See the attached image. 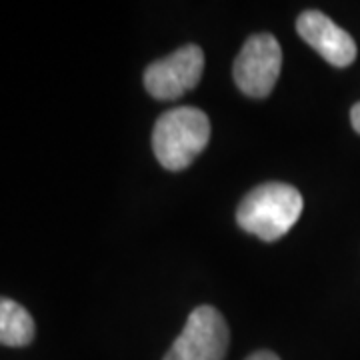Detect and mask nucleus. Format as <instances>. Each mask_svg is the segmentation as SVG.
<instances>
[{"label": "nucleus", "mask_w": 360, "mask_h": 360, "mask_svg": "<svg viewBox=\"0 0 360 360\" xmlns=\"http://www.w3.org/2000/svg\"><path fill=\"white\" fill-rule=\"evenodd\" d=\"M37 326L30 312L11 300L0 296V345L2 347H26L34 340Z\"/></svg>", "instance_id": "7"}, {"label": "nucleus", "mask_w": 360, "mask_h": 360, "mask_svg": "<svg viewBox=\"0 0 360 360\" xmlns=\"http://www.w3.org/2000/svg\"><path fill=\"white\" fill-rule=\"evenodd\" d=\"M229 338V326L219 310L198 307L191 312L165 360H224Z\"/></svg>", "instance_id": "3"}, {"label": "nucleus", "mask_w": 360, "mask_h": 360, "mask_svg": "<svg viewBox=\"0 0 360 360\" xmlns=\"http://www.w3.org/2000/svg\"><path fill=\"white\" fill-rule=\"evenodd\" d=\"M302 194L284 182H264L252 188L236 208V222L243 231L264 243L283 238L302 214Z\"/></svg>", "instance_id": "1"}, {"label": "nucleus", "mask_w": 360, "mask_h": 360, "mask_svg": "<svg viewBox=\"0 0 360 360\" xmlns=\"http://www.w3.org/2000/svg\"><path fill=\"white\" fill-rule=\"evenodd\" d=\"M205 70V52L196 44H186L160 58L144 70V86L158 101H174L194 89Z\"/></svg>", "instance_id": "5"}, {"label": "nucleus", "mask_w": 360, "mask_h": 360, "mask_svg": "<svg viewBox=\"0 0 360 360\" xmlns=\"http://www.w3.org/2000/svg\"><path fill=\"white\" fill-rule=\"evenodd\" d=\"M210 141V120L194 106L172 108L156 120L153 148L156 160L172 172L184 170L194 162Z\"/></svg>", "instance_id": "2"}, {"label": "nucleus", "mask_w": 360, "mask_h": 360, "mask_svg": "<svg viewBox=\"0 0 360 360\" xmlns=\"http://www.w3.org/2000/svg\"><path fill=\"white\" fill-rule=\"evenodd\" d=\"M350 122H352V129L360 134V103L352 106V110H350Z\"/></svg>", "instance_id": "8"}, {"label": "nucleus", "mask_w": 360, "mask_h": 360, "mask_svg": "<svg viewBox=\"0 0 360 360\" xmlns=\"http://www.w3.org/2000/svg\"><path fill=\"white\" fill-rule=\"evenodd\" d=\"M296 32L333 66L345 68L356 58L354 39L321 11H307L300 14L296 20Z\"/></svg>", "instance_id": "6"}, {"label": "nucleus", "mask_w": 360, "mask_h": 360, "mask_svg": "<svg viewBox=\"0 0 360 360\" xmlns=\"http://www.w3.org/2000/svg\"><path fill=\"white\" fill-rule=\"evenodd\" d=\"M283 68V51L272 34L260 32L246 40L234 60V82L252 98L269 96Z\"/></svg>", "instance_id": "4"}, {"label": "nucleus", "mask_w": 360, "mask_h": 360, "mask_svg": "<svg viewBox=\"0 0 360 360\" xmlns=\"http://www.w3.org/2000/svg\"><path fill=\"white\" fill-rule=\"evenodd\" d=\"M246 360H281L274 352H270V350H258L255 354H250Z\"/></svg>", "instance_id": "9"}]
</instances>
